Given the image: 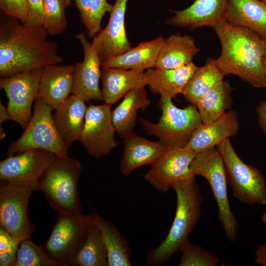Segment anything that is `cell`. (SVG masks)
I'll use <instances>...</instances> for the list:
<instances>
[{"instance_id": "cell-43", "label": "cell", "mask_w": 266, "mask_h": 266, "mask_svg": "<svg viewBox=\"0 0 266 266\" xmlns=\"http://www.w3.org/2000/svg\"><path fill=\"white\" fill-rule=\"evenodd\" d=\"M261 220L263 224L266 225V211L262 215Z\"/></svg>"}, {"instance_id": "cell-17", "label": "cell", "mask_w": 266, "mask_h": 266, "mask_svg": "<svg viewBox=\"0 0 266 266\" xmlns=\"http://www.w3.org/2000/svg\"><path fill=\"white\" fill-rule=\"evenodd\" d=\"M227 6V0H195L184 9L171 11L174 15L167 18L165 23L191 30L205 26L213 28L226 20Z\"/></svg>"}, {"instance_id": "cell-45", "label": "cell", "mask_w": 266, "mask_h": 266, "mask_svg": "<svg viewBox=\"0 0 266 266\" xmlns=\"http://www.w3.org/2000/svg\"><path fill=\"white\" fill-rule=\"evenodd\" d=\"M265 67H266V58H265Z\"/></svg>"}, {"instance_id": "cell-38", "label": "cell", "mask_w": 266, "mask_h": 266, "mask_svg": "<svg viewBox=\"0 0 266 266\" xmlns=\"http://www.w3.org/2000/svg\"><path fill=\"white\" fill-rule=\"evenodd\" d=\"M27 2L28 14L24 24L33 27H42L44 14V0H27Z\"/></svg>"}, {"instance_id": "cell-3", "label": "cell", "mask_w": 266, "mask_h": 266, "mask_svg": "<svg viewBox=\"0 0 266 266\" xmlns=\"http://www.w3.org/2000/svg\"><path fill=\"white\" fill-rule=\"evenodd\" d=\"M176 197L175 216L170 230L160 244L148 252L145 264L149 266L166 264L189 242L201 214L203 197L195 177L177 182L171 187Z\"/></svg>"}, {"instance_id": "cell-2", "label": "cell", "mask_w": 266, "mask_h": 266, "mask_svg": "<svg viewBox=\"0 0 266 266\" xmlns=\"http://www.w3.org/2000/svg\"><path fill=\"white\" fill-rule=\"evenodd\" d=\"M213 28L222 48L216 63L225 75L232 74L254 87L266 88V39L226 20Z\"/></svg>"}, {"instance_id": "cell-9", "label": "cell", "mask_w": 266, "mask_h": 266, "mask_svg": "<svg viewBox=\"0 0 266 266\" xmlns=\"http://www.w3.org/2000/svg\"><path fill=\"white\" fill-rule=\"evenodd\" d=\"M51 111L41 98L36 99L31 118L21 136L9 145L8 156L31 148L46 150L59 156H67L68 148L59 135Z\"/></svg>"}, {"instance_id": "cell-5", "label": "cell", "mask_w": 266, "mask_h": 266, "mask_svg": "<svg viewBox=\"0 0 266 266\" xmlns=\"http://www.w3.org/2000/svg\"><path fill=\"white\" fill-rule=\"evenodd\" d=\"M158 106L162 116L156 123L139 119L145 132L154 135L168 149L186 147L193 134L202 123L197 108L191 105L184 108L176 107L172 99L161 96Z\"/></svg>"}, {"instance_id": "cell-26", "label": "cell", "mask_w": 266, "mask_h": 266, "mask_svg": "<svg viewBox=\"0 0 266 266\" xmlns=\"http://www.w3.org/2000/svg\"><path fill=\"white\" fill-rule=\"evenodd\" d=\"M200 50L191 36L172 34L165 38L155 67L169 69L183 66L193 62Z\"/></svg>"}, {"instance_id": "cell-14", "label": "cell", "mask_w": 266, "mask_h": 266, "mask_svg": "<svg viewBox=\"0 0 266 266\" xmlns=\"http://www.w3.org/2000/svg\"><path fill=\"white\" fill-rule=\"evenodd\" d=\"M197 154L186 147L169 149L151 165L144 178L155 189L165 193L174 184L195 177L190 166Z\"/></svg>"}, {"instance_id": "cell-40", "label": "cell", "mask_w": 266, "mask_h": 266, "mask_svg": "<svg viewBox=\"0 0 266 266\" xmlns=\"http://www.w3.org/2000/svg\"><path fill=\"white\" fill-rule=\"evenodd\" d=\"M255 263L266 266V243L260 244L255 252Z\"/></svg>"}, {"instance_id": "cell-18", "label": "cell", "mask_w": 266, "mask_h": 266, "mask_svg": "<svg viewBox=\"0 0 266 266\" xmlns=\"http://www.w3.org/2000/svg\"><path fill=\"white\" fill-rule=\"evenodd\" d=\"M74 65L49 66L43 68L38 97L55 110L72 93Z\"/></svg>"}, {"instance_id": "cell-22", "label": "cell", "mask_w": 266, "mask_h": 266, "mask_svg": "<svg viewBox=\"0 0 266 266\" xmlns=\"http://www.w3.org/2000/svg\"><path fill=\"white\" fill-rule=\"evenodd\" d=\"M87 108L82 98L72 94L55 109L53 119L59 135L67 148L79 140L84 126Z\"/></svg>"}, {"instance_id": "cell-28", "label": "cell", "mask_w": 266, "mask_h": 266, "mask_svg": "<svg viewBox=\"0 0 266 266\" xmlns=\"http://www.w3.org/2000/svg\"><path fill=\"white\" fill-rule=\"evenodd\" d=\"M225 74L218 66L216 59L208 58L203 66L194 72L183 93L184 98L196 107L199 100L217 83Z\"/></svg>"}, {"instance_id": "cell-11", "label": "cell", "mask_w": 266, "mask_h": 266, "mask_svg": "<svg viewBox=\"0 0 266 266\" xmlns=\"http://www.w3.org/2000/svg\"><path fill=\"white\" fill-rule=\"evenodd\" d=\"M42 69L35 68L0 79V89L8 99L11 120L24 129L31 118L33 104L38 97Z\"/></svg>"}, {"instance_id": "cell-21", "label": "cell", "mask_w": 266, "mask_h": 266, "mask_svg": "<svg viewBox=\"0 0 266 266\" xmlns=\"http://www.w3.org/2000/svg\"><path fill=\"white\" fill-rule=\"evenodd\" d=\"M100 79L103 101L110 106L132 90L147 86L142 70L101 67Z\"/></svg>"}, {"instance_id": "cell-27", "label": "cell", "mask_w": 266, "mask_h": 266, "mask_svg": "<svg viewBox=\"0 0 266 266\" xmlns=\"http://www.w3.org/2000/svg\"><path fill=\"white\" fill-rule=\"evenodd\" d=\"M145 87L136 88L128 93L112 111V120L115 131L124 138L133 132L139 110H145L150 104Z\"/></svg>"}, {"instance_id": "cell-12", "label": "cell", "mask_w": 266, "mask_h": 266, "mask_svg": "<svg viewBox=\"0 0 266 266\" xmlns=\"http://www.w3.org/2000/svg\"><path fill=\"white\" fill-rule=\"evenodd\" d=\"M112 120L111 106L90 104L87 108L85 123L79 140L96 160L108 155L117 146Z\"/></svg>"}, {"instance_id": "cell-16", "label": "cell", "mask_w": 266, "mask_h": 266, "mask_svg": "<svg viewBox=\"0 0 266 266\" xmlns=\"http://www.w3.org/2000/svg\"><path fill=\"white\" fill-rule=\"evenodd\" d=\"M129 0H115L106 26L94 38L92 44L101 62L131 48L125 29V14Z\"/></svg>"}, {"instance_id": "cell-30", "label": "cell", "mask_w": 266, "mask_h": 266, "mask_svg": "<svg viewBox=\"0 0 266 266\" xmlns=\"http://www.w3.org/2000/svg\"><path fill=\"white\" fill-rule=\"evenodd\" d=\"M97 221L106 248L108 266H131L128 240L111 222L99 215Z\"/></svg>"}, {"instance_id": "cell-25", "label": "cell", "mask_w": 266, "mask_h": 266, "mask_svg": "<svg viewBox=\"0 0 266 266\" xmlns=\"http://www.w3.org/2000/svg\"><path fill=\"white\" fill-rule=\"evenodd\" d=\"M226 20L266 39V4L259 0H227Z\"/></svg>"}, {"instance_id": "cell-10", "label": "cell", "mask_w": 266, "mask_h": 266, "mask_svg": "<svg viewBox=\"0 0 266 266\" xmlns=\"http://www.w3.org/2000/svg\"><path fill=\"white\" fill-rule=\"evenodd\" d=\"M34 190H37L33 185L0 180V227L20 243L30 238L34 232L28 207Z\"/></svg>"}, {"instance_id": "cell-37", "label": "cell", "mask_w": 266, "mask_h": 266, "mask_svg": "<svg viewBox=\"0 0 266 266\" xmlns=\"http://www.w3.org/2000/svg\"><path fill=\"white\" fill-rule=\"evenodd\" d=\"M1 14L25 23L28 14L27 0H0Z\"/></svg>"}, {"instance_id": "cell-7", "label": "cell", "mask_w": 266, "mask_h": 266, "mask_svg": "<svg viewBox=\"0 0 266 266\" xmlns=\"http://www.w3.org/2000/svg\"><path fill=\"white\" fill-rule=\"evenodd\" d=\"M98 214L58 213L50 235L42 247L59 266H70Z\"/></svg>"}, {"instance_id": "cell-41", "label": "cell", "mask_w": 266, "mask_h": 266, "mask_svg": "<svg viewBox=\"0 0 266 266\" xmlns=\"http://www.w3.org/2000/svg\"><path fill=\"white\" fill-rule=\"evenodd\" d=\"M11 120L10 115L7 108L1 101L0 102V122Z\"/></svg>"}, {"instance_id": "cell-39", "label": "cell", "mask_w": 266, "mask_h": 266, "mask_svg": "<svg viewBox=\"0 0 266 266\" xmlns=\"http://www.w3.org/2000/svg\"><path fill=\"white\" fill-rule=\"evenodd\" d=\"M260 128L266 135V100L259 102L256 108Z\"/></svg>"}, {"instance_id": "cell-34", "label": "cell", "mask_w": 266, "mask_h": 266, "mask_svg": "<svg viewBox=\"0 0 266 266\" xmlns=\"http://www.w3.org/2000/svg\"><path fill=\"white\" fill-rule=\"evenodd\" d=\"M15 266H59L46 253L42 245L30 238L20 243Z\"/></svg>"}, {"instance_id": "cell-4", "label": "cell", "mask_w": 266, "mask_h": 266, "mask_svg": "<svg viewBox=\"0 0 266 266\" xmlns=\"http://www.w3.org/2000/svg\"><path fill=\"white\" fill-rule=\"evenodd\" d=\"M81 171L78 161L57 155L39 178L38 190L58 213H82L78 189Z\"/></svg>"}, {"instance_id": "cell-44", "label": "cell", "mask_w": 266, "mask_h": 266, "mask_svg": "<svg viewBox=\"0 0 266 266\" xmlns=\"http://www.w3.org/2000/svg\"><path fill=\"white\" fill-rule=\"evenodd\" d=\"M260 0L261 1L263 2V3H264L265 4H266V0Z\"/></svg>"}, {"instance_id": "cell-35", "label": "cell", "mask_w": 266, "mask_h": 266, "mask_svg": "<svg viewBox=\"0 0 266 266\" xmlns=\"http://www.w3.org/2000/svg\"><path fill=\"white\" fill-rule=\"evenodd\" d=\"M179 266H216L220 259L199 245L188 242L183 248Z\"/></svg>"}, {"instance_id": "cell-36", "label": "cell", "mask_w": 266, "mask_h": 266, "mask_svg": "<svg viewBox=\"0 0 266 266\" xmlns=\"http://www.w3.org/2000/svg\"><path fill=\"white\" fill-rule=\"evenodd\" d=\"M19 245V241L0 227V266H15Z\"/></svg>"}, {"instance_id": "cell-20", "label": "cell", "mask_w": 266, "mask_h": 266, "mask_svg": "<svg viewBox=\"0 0 266 266\" xmlns=\"http://www.w3.org/2000/svg\"><path fill=\"white\" fill-rule=\"evenodd\" d=\"M123 145L120 171L125 176L140 166H151L169 149L159 141H151L133 132L124 138Z\"/></svg>"}, {"instance_id": "cell-24", "label": "cell", "mask_w": 266, "mask_h": 266, "mask_svg": "<svg viewBox=\"0 0 266 266\" xmlns=\"http://www.w3.org/2000/svg\"><path fill=\"white\" fill-rule=\"evenodd\" d=\"M165 38L155 39L138 43L125 52L111 57L101 63L103 68H120L145 70L155 67Z\"/></svg>"}, {"instance_id": "cell-1", "label": "cell", "mask_w": 266, "mask_h": 266, "mask_svg": "<svg viewBox=\"0 0 266 266\" xmlns=\"http://www.w3.org/2000/svg\"><path fill=\"white\" fill-rule=\"evenodd\" d=\"M0 23V75L58 65V46L43 27H33L2 15Z\"/></svg>"}, {"instance_id": "cell-33", "label": "cell", "mask_w": 266, "mask_h": 266, "mask_svg": "<svg viewBox=\"0 0 266 266\" xmlns=\"http://www.w3.org/2000/svg\"><path fill=\"white\" fill-rule=\"evenodd\" d=\"M71 0H44V14L42 27L49 35L62 33L66 29V9Z\"/></svg>"}, {"instance_id": "cell-29", "label": "cell", "mask_w": 266, "mask_h": 266, "mask_svg": "<svg viewBox=\"0 0 266 266\" xmlns=\"http://www.w3.org/2000/svg\"><path fill=\"white\" fill-rule=\"evenodd\" d=\"M232 91L229 81L223 80L199 100L196 107L203 123L215 121L231 107L233 103Z\"/></svg>"}, {"instance_id": "cell-32", "label": "cell", "mask_w": 266, "mask_h": 266, "mask_svg": "<svg viewBox=\"0 0 266 266\" xmlns=\"http://www.w3.org/2000/svg\"><path fill=\"white\" fill-rule=\"evenodd\" d=\"M80 12L88 36L94 38L101 30V23L105 14L111 11L113 5L107 0H73Z\"/></svg>"}, {"instance_id": "cell-23", "label": "cell", "mask_w": 266, "mask_h": 266, "mask_svg": "<svg viewBox=\"0 0 266 266\" xmlns=\"http://www.w3.org/2000/svg\"><path fill=\"white\" fill-rule=\"evenodd\" d=\"M198 67L192 62L174 69L149 68L145 71L147 85L151 92L172 99L178 94H183L189 80Z\"/></svg>"}, {"instance_id": "cell-15", "label": "cell", "mask_w": 266, "mask_h": 266, "mask_svg": "<svg viewBox=\"0 0 266 266\" xmlns=\"http://www.w3.org/2000/svg\"><path fill=\"white\" fill-rule=\"evenodd\" d=\"M75 38L81 44L83 60L74 65L72 94L82 98L85 102L102 101L101 90L99 86L101 71V61L85 34L80 33Z\"/></svg>"}, {"instance_id": "cell-31", "label": "cell", "mask_w": 266, "mask_h": 266, "mask_svg": "<svg viewBox=\"0 0 266 266\" xmlns=\"http://www.w3.org/2000/svg\"><path fill=\"white\" fill-rule=\"evenodd\" d=\"M98 216L70 266H108L106 248Z\"/></svg>"}, {"instance_id": "cell-13", "label": "cell", "mask_w": 266, "mask_h": 266, "mask_svg": "<svg viewBox=\"0 0 266 266\" xmlns=\"http://www.w3.org/2000/svg\"><path fill=\"white\" fill-rule=\"evenodd\" d=\"M57 155L44 149L31 148L8 156L0 163V180L30 184L38 188V182Z\"/></svg>"}, {"instance_id": "cell-6", "label": "cell", "mask_w": 266, "mask_h": 266, "mask_svg": "<svg viewBox=\"0 0 266 266\" xmlns=\"http://www.w3.org/2000/svg\"><path fill=\"white\" fill-rule=\"evenodd\" d=\"M192 174L200 175L209 183L218 207V218L227 239L234 242L239 226L232 212L228 196V181L223 159L217 149L212 147L197 153L191 163Z\"/></svg>"}, {"instance_id": "cell-19", "label": "cell", "mask_w": 266, "mask_h": 266, "mask_svg": "<svg viewBox=\"0 0 266 266\" xmlns=\"http://www.w3.org/2000/svg\"><path fill=\"white\" fill-rule=\"evenodd\" d=\"M236 112L226 111L208 123H202L196 130L186 147L198 153L216 146L224 139L235 136L239 130Z\"/></svg>"}, {"instance_id": "cell-42", "label": "cell", "mask_w": 266, "mask_h": 266, "mask_svg": "<svg viewBox=\"0 0 266 266\" xmlns=\"http://www.w3.org/2000/svg\"><path fill=\"white\" fill-rule=\"evenodd\" d=\"M0 140L3 139L4 137L6 136V133L4 132L3 129L2 127H1V126H0Z\"/></svg>"}, {"instance_id": "cell-8", "label": "cell", "mask_w": 266, "mask_h": 266, "mask_svg": "<svg viewBox=\"0 0 266 266\" xmlns=\"http://www.w3.org/2000/svg\"><path fill=\"white\" fill-rule=\"evenodd\" d=\"M223 161L228 183L239 201L249 205H266V182L261 171L238 156L230 138L216 146Z\"/></svg>"}]
</instances>
